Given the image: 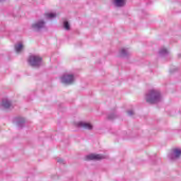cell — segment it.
<instances>
[{
    "instance_id": "8fae6325",
    "label": "cell",
    "mask_w": 181,
    "mask_h": 181,
    "mask_svg": "<svg viewBox=\"0 0 181 181\" xmlns=\"http://www.w3.org/2000/svg\"><path fill=\"white\" fill-rule=\"evenodd\" d=\"M127 0H112V2L115 6L122 8L125 6Z\"/></svg>"
},
{
    "instance_id": "7a4b0ae2",
    "label": "cell",
    "mask_w": 181,
    "mask_h": 181,
    "mask_svg": "<svg viewBox=\"0 0 181 181\" xmlns=\"http://www.w3.org/2000/svg\"><path fill=\"white\" fill-rule=\"evenodd\" d=\"M27 62L30 67L34 68H38L42 65L43 58L39 55L32 54L28 56Z\"/></svg>"
},
{
    "instance_id": "52a82bcc",
    "label": "cell",
    "mask_w": 181,
    "mask_h": 181,
    "mask_svg": "<svg viewBox=\"0 0 181 181\" xmlns=\"http://www.w3.org/2000/svg\"><path fill=\"white\" fill-rule=\"evenodd\" d=\"M45 22L44 20H40L37 22H36L32 24V28L35 30L40 31V30L42 29L45 26Z\"/></svg>"
},
{
    "instance_id": "8992f818",
    "label": "cell",
    "mask_w": 181,
    "mask_h": 181,
    "mask_svg": "<svg viewBox=\"0 0 181 181\" xmlns=\"http://www.w3.org/2000/svg\"><path fill=\"white\" fill-rule=\"evenodd\" d=\"M26 119L21 116H16L14 117L13 120V123L14 124L20 128H22L23 126H24L26 124Z\"/></svg>"
},
{
    "instance_id": "4fadbf2b",
    "label": "cell",
    "mask_w": 181,
    "mask_h": 181,
    "mask_svg": "<svg viewBox=\"0 0 181 181\" xmlns=\"http://www.w3.org/2000/svg\"><path fill=\"white\" fill-rule=\"evenodd\" d=\"M120 54L121 56L126 57L129 55L128 51L125 48H122L120 51Z\"/></svg>"
},
{
    "instance_id": "277c9868",
    "label": "cell",
    "mask_w": 181,
    "mask_h": 181,
    "mask_svg": "<svg viewBox=\"0 0 181 181\" xmlns=\"http://www.w3.org/2000/svg\"><path fill=\"white\" fill-rule=\"evenodd\" d=\"M181 157V148L178 147L173 148L170 150L168 157L172 161H175L178 160Z\"/></svg>"
},
{
    "instance_id": "7c38bea8",
    "label": "cell",
    "mask_w": 181,
    "mask_h": 181,
    "mask_svg": "<svg viewBox=\"0 0 181 181\" xmlns=\"http://www.w3.org/2000/svg\"><path fill=\"white\" fill-rule=\"evenodd\" d=\"M45 16L47 19L51 20V19L55 18L56 17V14L55 12H50L46 13L45 14Z\"/></svg>"
},
{
    "instance_id": "9c48e42d",
    "label": "cell",
    "mask_w": 181,
    "mask_h": 181,
    "mask_svg": "<svg viewBox=\"0 0 181 181\" xmlns=\"http://www.w3.org/2000/svg\"><path fill=\"white\" fill-rule=\"evenodd\" d=\"M1 107L5 109H10L12 106V101L7 98H3L1 99Z\"/></svg>"
},
{
    "instance_id": "6da1fadb",
    "label": "cell",
    "mask_w": 181,
    "mask_h": 181,
    "mask_svg": "<svg viewBox=\"0 0 181 181\" xmlns=\"http://www.w3.org/2000/svg\"><path fill=\"white\" fill-rule=\"evenodd\" d=\"M144 98L147 103L150 105H156L162 101V94L159 90L156 89H151L145 93Z\"/></svg>"
},
{
    "instance_id": "3957f363",
    "label": "cell",
    "mask_w": 181,
    "mask_h": 181,
    "mask_svg": "<svg viewBox=\"0 0 181 181\" xmlns=\"http://www.w3.org/2000/svg\"><path fill=\"white\" fill-rule=\"evenodd\" d=\"M75 77L72 73H64L60 77V81L65 85H71L75 83Z\"/></svg>"
},
{
    "instance_id": "5bb4252c",
    "label": "cell",
    "mask_w": 181,
    "mask_h": 181,
    "mask_svg": "<svg viewBox=\"0 0 181 181\" xmlns=\"http://www.w3.org/2000/svg\"><path fill=\"white\" fill-rule=\"evenodd\" d=\"M63 26L66 30H69L70 29V24L68 20H65L64 21H63Z\"/></svg>"
},
{
    "instance_id": "9a60e30c",
    "label": "cell",
    "mask_w": 181,
    "mask_h": 181,
    "mask_svg": "<svg viewBox=\"0 0 181 181\" xmlns=\"http://www.w3.org/2000/svg\"><path fill=\"white\" fill-rule=\"evenodd\" d=\"M168 51L166 49V48H162L159 51V53L161 54V55H164L165 54H167L168 53Z\"/></svg>"
},
{
    "instance_id": "ba28073f",
    "label": "cell",
    "mask_w": 181,
    "mask_h": 181,
    "mask_svg": "<svg viewBox=\"0 0 181 181\" xmlns=\"http://www.w3.org/2000/svg\"><path fill=\"white\" fill-rule=\"evenodd\" d=\"M76 126L79 128H83L87 130H92L93 129V125L90 122L86 121H79L76 123Z\"/></svg>"
},
{
    "instance_id": "30bf717a",
    "label": "cell",
    "mask_w": 181,
    "mask_h": 181,
    "mask_svg": "<svg viewBox=\"0 0 181 181\" xmlns=\"http://www.w3.org/2000/svg\"><path fill=\"white\" fill-rule=\"evenodd\" d=\"M24 45L22 42H18L16 43V44L14 46V50L17 53H22V51L24 50Z\"/></svg>"
},
{
    "instance_id": "5b68a950",
    "label": "cell",
    "mask_w": 181,
    "mask_h": 181,
    "mask_svg": "<svg viewBox=\"0 0 181 181\" xmlns=\"http://www.w3.org/2000/svg\"><path fill=\"white\" fill-rule=\"evenodd\" d=\"M106 158V156L104 154H96V153H91L85 156V159L87 161H100L105 159Z\"/></svg>"
}]
</instances>
